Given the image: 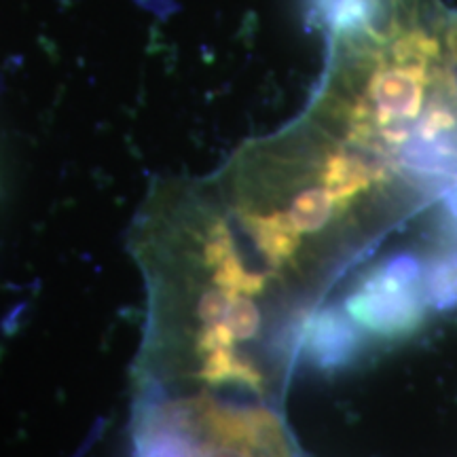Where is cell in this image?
I'll return each instance as SVG.
<instances>
[{
    "label": "cell",
    "instance_id": "2",
    "mask_svg": "<svg viewBox=\"0 0 457 457\" xmlns=\"http://www.w3.org/2000/svg\"><path fill=\"white\" fill-rule=\"evenodd\" d=\"M134 438L136 457H301L270 407L205 396L148 404Z\"/></svg>",
    "mask_w": 457,
    "mask_h": 457
},
{
    "label": "cell",
    "instance_id": "4",
    "mask_svg": "<svg viewBox=\"0 0 457 457\" xmlns=\"http://www.w3.org/2000/svg\"><path fill=\"white\" fill-rule=\"evenodd\" d=\"M449 47L453 54L455 66H457V13H449Z\"/></svg>",
    "mask_w": 457,
    "mask_h": 457
},
{
    "label": "cell",
    "instance_id": "3",
    "mask_svg": "<svg viewBox=\"0 0 457 457\" xmlns=\"http://www.w3.org/2000/svg\"><path fill=\"white\" fill-rule=\"evenodd\" d=\"M353 327L392 339L417 328L432 310L426 293V267L411 254L386 261L358 284L345 303Z\"/></svg>",
    "mask_w": 457,
    "mask_h": 457
},
{
    "label": "cell",
    "instance_id": "1",
    "mask_svg": "<svg viewBox=\"0 0 457 457\" xmlns=\"http://www.w3.org/2000/svg\"><path fill=\"white\" fill-rule=\"evenodd\" d=\"M187 195L216 267L303 322L379 239L457 195V89L417 57L335 45L305 111Z\"/></svg>",
    "mask_w": 457,
    "mask_h": 457
}]
</instances>
